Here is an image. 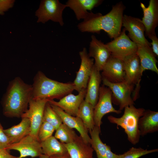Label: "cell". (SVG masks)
I'll return each mask as SVG.
<instances>
[{
    "instance_id": "603a6c76",
    "label": "cell",
    "mask_w": 158,
    "mask_h": 158,
    "mask_svg": "<svg viewBox=\"0 0 158 158\" xmlns=\"http://www.w3.org/2000/svg\"><path fill=\"white\" fill-rule=\"evenodd\" d=\"M138 128L140 136L158 131V112L145 110L139 118Z\"/></svg>"
},
{
    "instance_id": "30bf717a",
    "label": "cell",
    "mask_w": 158,
    "mask_h": 158,
    "mask_svg": "<svg viewBox=\"0 0 158 158\" xmlns=\"http://www.w3.org/2000/svg\"><path fill=\"white\" fill-rule=\"evenodd\" d=\"M122 26L128 32V37L137 44L151 47V44L144 35L145 27L139 18L123 15Z\"/></svg>"
},
{
    "instance_id": "9c48e42d",
    "label": "cell",
    "mask_w": 158,
    "mask_h": 158,
    "mask_svg": "<svg viewBox=\"0 0 158 158\" xmlns=\"http://www.w3.org/2000/svg\"><path fill=\"white\" fill-rule=\"evenodd\" d=\"M9 151H18L20 156L18 158L27 157H39L43 154L41 142L37 138L29 134L18 142L10 144L6 149Z\"/></svg>"
},
{
    "instance_id": "d6a6232c",
    "label": "cell",
    "mask_w": 158,
    "mask_h": 158,
    "mask_svg": "<svg viewBox=\"0 0 158 158\" xmlns=\"http://www.w3.org/2000/svg\"><path fill=\"white\" fill-rule=\"evenodd\" d=\"M15 1L14 0H0V15H4L5 12L12 8Z\"/></svg>"
},
{
    "instance_id": "ba28073f",
    "label": "cell",
    "mask_w": 158,
    "mask_h": 158,
    "mask_svg": "<svg viewBox=\"0 0 158 158\" xmlns=\"http://www.w3.org/2000/svg\"><path fill=\"white\" fill-rule=\"evenodd\" d=\"M112 92L104 85L100 87L98 102L94 108V119L95 126L100 128L102 119L103 116L110 113L120 114L121 111L116 109L112 101Z\"/></svg>"
},
{
    "instance_id": "e0dca14e",
    "label": "cell",
    "mask_w": 158,
    "mask_h": 158,
    "mask_svg": "<svg viewBox=\"0 0 158 158\" xmlns=\"http://www.w3.org/2000/svg\"><path fill=\"white\" fill-rule=\"evenodd\" d=\"M140 6L143 13L141 21L145 27L146 35L148 37L156 34L155 29L158 25V1L150 0L147 7L141 2Z\"/></svg>"
},
{
    "instance_id": "74e56055",
    "label": "cell",
    "mask_w": 158,
    "mask_h": 158,
    "mask_svg": "<svg viewBox=\"0 0 158 158\" xmlns=\"http://www.w3.org/2000/svg\"><path fill=\"white\" fill-rule=\"evenodd\" d=\"M39 158H49V157L43 154L39 157Z\"/></svg>"
},
{
    "instance_id": "9a60e30c",
    "label": "cell",
    "mask_w": 158,
    "mask_h": 158,
    "mask_svg": "<svg viewBox=\"0 0 158 158\" xmlns=\"http://www.w3.org/2000/svg\"><path fill=\"white\" fill-rule=\"evenodd\" d=\"M86 92V89L83 90L77 95L71 93L64 96L58 102L53 100L48 102L51 105L58 107L67 114L76 116L79 107L84 100Z\"/></svg>"
},
{
    "instance_id": "ffe728a7",
    "label": "cell",
    "mask_w": 158,
    "mask_h": 158,
    "mask_svg": "<svg viewBox=\"0 0 158 158\" xmlns=\"http://www.w3.org/2000/svg\"><path fill=\"white\" fill-rule=\"evenodd\" d=\"M102 78L100 72L97 70L94 66L87 83L84 99L94 108L98 101Z\"/></svg>"
},
{
    "instance_id": "4316f807",
    "label": "cell",
    "mask_w": 158,
    "mask_h": 158,
    "mask_svg": "<svg viewBox=\"0 0 158 158\" xmlns=\"http://www.w3.org/2000/svg\"><path fill=\"white\" fill-rule=\"evenodd\" d=\"M90 135L91 145L96 153L97 158H104L108 145L101 140V129L96 126L89 132Z\"/></svg>"
},
{
    "instance_id": "e575fe53",
    "label": "cell",
    "mask_w": 158,
    "mask_h": 158,
    "mask_svg": "<svg viewBox=\"0 0 158 158\" xmlns=\"http://www.w3.org/2000/svg\"><path fill=\"white\" fill-rule=\"evenodd\" d=\"M0 158H18V157L11 154L6 149H0Z\"/></svg>"
},
{
    "instance_id": "484cf974",
    "label": "cell",
    "mask_w": 158,
    "mask_h": 158,
    "mask_svg": "<svg viewBox=\"0 0 158 158\" xmlns=\"http://www.w3.org/2000/svg\"><path fill=\"white\" fill-rule=\"evenodd\" d=\"M94 108L84 100L81 104L76 116L80 118L89 132L95 126L94 119Z\"/></svg>"
},
{
    "instance_id": "f1b7e54d",
    "label": "cell",
    "mask_w": 158,
    "mask_h": 158,
    "mask_svg": "<svg viewBox=\"0 0 158 158\" xmlns=\"http://www.w3.org/2000/svg\"><path fill=\"white\" fill-rule=\"evenodd\" d=\"M43 121L49 123L55 128V130L63 123L61 118L53 109L48 102L45 107Z\"/></svg>"
},
{
    "instance_id": "52a82bcc",
    "label": "cell",
    "mask_w": 158,
    "mask_h": 158,
    "mask_svg": "<svg viewBox=\"0 0 158 158\" xmlns=\"http://www.w3.org/2000/svg\"><path fill=\"white\" fill-rule=\"evenodd\" d=\"M49 101L46 99H32L29 103V108L21 117V118L26 117L29 119L30 121L29 134L38 139V131L43 122L45 107Z\"/></svg>"
},
{
    "instance_id": "8992f818",
    "label": "cell",
    "mask_w": 158,
    "mask_h": 158,
    "mask_svg": "<svg viewBox=\"0 0 158 158\" xmlns=\"http://www.w3.org/2000/svg\"><path fill=\"white\" fill-rule=\"evenodd\" d=\"M103 85L108 87L112 92V101L123 110L127 106L134 105V100L131 97L133 85L125 80L118 83L111 82L105 78H102Z\"/></svg>"
},
{
    "instance_id": "6da1fadb",
    "label": "cell",
    "mask_w": 158,
    "mask_h": 158,
    "mask_svg": "<svg viewBox=\"0 0 158 158\" xmlns=\"http://www.w3.org/2000/svg\"><path fill=\"white\" fill-rule=\"evenodd\" d=\"M125 7L122 2L112 6L108 13L102 15L100 13L90 14L78 27L82 32L98 33L101 30L106 32L111 38H116L119 35L122 26L123 12Z\"/></svg>"
},
{
    "instance_id": "3957f363",
    "label": "cell",
    "mask_w": 158,
    "mask_h": 158,
    "mask_svg": "<svg viewBox=\"0 0 158 158\" xmlns=\"http://www.w3.org/2000/svg\"><path fill=\"white\" fill-rule=\"evenodd\" d=\"M32 85L33 99H60L75 90L73 83H63L52 80L40 71L35 76Z\"/></svg>"
},
{
    "instance_id": "5b68a950",
    "label": "cell",
    "mask_w": 158,
    "mask_h": 158,
    "mask_svg": "<svg viewBox=\"0 0 158 158\" xmlns=\"http://www.w3.org/2000/svg\"><path fill=\"white\" fill-rule=\"evenodd\" d=\"M66 7V4L61 3L58 0H41L35 13L38 18L37 22L44 23L50 20L63 26V12Z\"/></svg>"
},
{
    "instance_id": "7402d4cb",
    "label": "cell",
    "mask_w": 158,
    "mask_h": 158,
    "mask_svg": "<svg viewBox=\"0 0 158 158\" xmlns=\"http://www.w3.org/2000/svg\"><path fill=\"white\" fill-rule=\"evenodd\" d=\"M137 45L138 49L136 53L140 60L142 73V74L146 70H150L158 74L157 60L152 47Z\"/></svg>"
},
{
    "instance_id": "4dcf8cb0",
    "label": "cell",
    "mask_w": 158,
    "mask_h": 158,
    "mask_svg": "<svg viewBox=\"0 0 158 158\" xmlns=\"http://www.w3.org/2000/svg\"><path fill=\"white\" fill-rule=\"evenodd\" d=\"M55 128L48 123L43 121L41 125L38 133V138L39 140L42 142L52 136Z\"/></svg>"
},
{
    "instance_id": "7c38bea8",
    "label": "cell",
    "mask_w": 158,
    "mask_h": 158,
    "mask_svg": "<svg viewBox=\"0 0 158 158\" xmlns=\"http://www.w3.org/2000/svg\"><path fill=\"white\" fill-rule=\"evenodd\" d=\"M81 60L78 71L73 83L75 90L78 92L87 89V83L94 66V59L89 57L87 49L84 48L79 52Z\"/></svg>"
},
{
    "instance_id": "8d00e7d4",
    "label": "cell",
    "mask_w": 158,
    "mask_h": 158,
    "mask_svg": "<svg viewBox=\"0 0 158 158\" xmlns=\"http://www.w3.org/2000/svg\"><path fill=\"white\" fill-rule=\"evenodd\" d=\"M49 158H71V157L67 152L63 154L52 155L49 157Z\"/></svg>"
},
{
    "instance_id": "4fadbf2b",
    "label": "cell",
    "mask_w": 158,
    "mask_h": 158,
    "mask_svg": "<svg viewBox=\"0 0 158 158\" xmlns=\"http://www.w3.org/2000/svg\"><path fill=\"white\" fill-rule=\"evenodd\" d=\"M102 71V77L111 82L118 83L125 80V73L122 58L111 54Z\"/></svg>"
},
{
    "instance_id": "ac0fdd59",
    "label": "cell",
    "mask_w": 158,
    "mask_h": 158,
    "mask_svg": "<svg viewBox=\"0 0 158 158\" xmlns=\"http://www.w3.org/2000/svg\"><path fill=\"white\" fill-rule=\"evenodd\" d=\"M50 105L61 118L63 123L72 129H76L84 141L90 144L91 138L88 134V130L80 118L67 114L57 106Z\"/></svg>"
},
{
    "instance_id": "836d02e7",
    "label": "cell",
    "mask_w": 158,
    "mask_h": 158,
    "mask_svg": "<svg viewBox=\"0 0 158 158\" xmlns=\"http://www.w3.org/2000/svg\"><path fill=\"white\" fill-rule=\"evenodd\" d=\"M148 37L151 40L152 42L150 43L152 45V51L156 56H158V39L156 34L151 35L148 36Z\"/></svg>"
},
{
    "instance_id": "5bb4252c",
    "label": "cell",
    "mask_w": 158,
    "mask_h": 158,
    "mask_svg": "<svg viewBox=\"0 0 158 158\" xmlns=\"http://www.w3.org/2000/svg\"><path fill=\"white\" fill-rule=\"evenodd\" d=\"M111 54L106 44L97 39L95 35H92L88 55L94 58V66L97 70L102 71Z\"/></svg>"
},
{
    "instance_id": "83f0119b",
    "label": "cell",
    "mask_w": 158,
    "mask_h": 158,
    "mask_svg": "<svg viewBox=\"0 0 158 158\" xmlns=\"http://www.w3.org/2000/svg\"><path fill=\"white\" fill-rule=\"evenodd\" d=\"M54 137L59 139L60 142L64 144H68L74 141L78 135L73 129L64 124L62 123L56 130Z\"/></svg>"
},
{
    "instance_id": "44dd1931",
    "label": "cell",
    "mask_w": 158,
    "mask_h": 158,
    "mask_svg": "<svg viewBox=\"0 0 158 158\" xmlns=\"http://www.w3.org/2000/svg\"><path fill=\"white\" fill-rule=\"evenodd\" d=\"M100 0H69L66 3L67 7H70L75 13L78 20L85 19L90 14L87 10H91L102 2Z\"/></svg>"
},
{
    "instance_id": "2e32d148",
    "label": "cell",
    "mask_w": 158,
    "mask_h": 158,
    "mask_svg": "<svg viewBox=\"0 0 158 158\" xmlns=\"http://www.w3.org/2000/svg\"><path fill=\"white\" fill-rule=\"evenodd\" d=\"M125 73V80L129 84L138 85L142 75L139 58L135 53L122 58Z\"/></svg>"
},
{
    "instance_id": "d4e9b609",
    "label": "cell",
    "mask_w": 158,
    "mask_h": 158,
    "mask_svg": "<svg viewBox=\"0 0 158 158\" xmlns=\"http://www.w3.org/2000/svg\"><path fill=\"white\" fill-rule=\"evenodd\" d=\"M41 145L43 154L49 157L68 152L63 143L59 142L54 136L41 142Z\"/></svg>"
},
{
    "instance_id": "1f68e13d",
    "label": "cell",
    "mask_w": 158,
    "mask_h": 158,
    "mask_svg": "<svg viewBox=\"0 0 158 158\" xmlns=\"http://www.w3.org/2000/svg\"><path fill=\"white\" fill-rule=\"evenodd\" d=\"M11 144L9 137L4 131L3 128L0 123V149H6Z\"/></svg>"
},
{
    "instance_id": "8fae6325",
    "label": "cell",
    "mask_w": 158,
    "mask_h": 158,
    "mask_svg": "<svg viewBox=\"0 0 158 158\" xmlns=\"http://www.w3.org/2000/svg\"><path fill=\"white\" fill-rule=\"evenodd\" d=\"M126 31L124 28L119 36L106 44L112 55L123 58L136 53L137 44L130 40L126 34Z\"/></svg>"
},
{
    "instance_id": "f546056e",
    "label": "cell",
    "mask_w": 158,
    "mask_h": 158,
    "mask_svg": "<svg viewBox=\"0 0 158 158\" xmlns=\"http://www.w3.org/2000/svg\"><path fill=\"white\" fill-rule=\"evenodd\" d=\"M158 151V149L147 150L141 147L136 148L132 147L123 154H118V158H139L147 154Z\"/></svg>"
},
{
    "instance_id": "d6986e66",
    "label": "cell",
    "mask_w": 158,
    "mask_h": 158,
    "mask_svg": "<svg viewBox=\"0 0 158 158\" xmlns=\"http://www.w3.org/2000/svg\"><path fill=\"white\" fill-rule=\"evenodd\" d=\"M63 144L71 158H94L91 144L85 142L80 135L72 142Z\"/></svg>"
},
{
    "instance_id": "d590c367",
    "label": "cell",
    "mask_w": 158,
    "mask_h": 158,
    "mask_svg": "<svg viewBox=\"0 0 158 158\" xmlns=\"http://www.w3.org/2000/svg\"><path fill=\"white\" fill-rule=\"evenodd\" d=\"M118 154L113 153L111 150L110 147L108 145L104 158H118Z\"/></svg>"
},
{
    "instance_id": "cb8c5ba5",
    "label": "cell",
    "mask_w": 158,
    "mask_h": 158,
    "mask_svg": "<svg viewBox=\"0 0 158 158\" xmlns=\"http://www.w3.org/2000/svg\"><path fill=\"white\" fill-rule=\"evenodd\" d=\"M21 118L20 122L18 124L4 129V132L10 139L11 144L18 142L30 134L29 119L24 117Z\"/></svg>"
},
{
    "instance_id": "7a4b0ae2",
    "label": "cell",
    "mask_w": 158,
    "mask_h": 158,
    "mask_svg": "<svg viewBox=\"0 0 158 158\" xmlns=\"http://www.w3.org/2000/svg\"><path fill=\"white\" fill-rule=\"evenodd\" d=\"M32 85L17 77L9 83L2 101L3 114L10 118L21 117L32 98Z\"/></svg>"
},
{
    "instance_id": "277c9868",
    "label": "cell",
    "mask_w": 158,
    "mask_h": 158,
    "mask_svg": "<svg viewBox=\"0 0 158 158\" xmlns=\"http://www.w3.org/2000/svg\"><path fill=\"white\" fill-rule=\"evenodd\" d=\"M123 115L117 118L109 116L107 118L111 123L116 124L117 127L122 128L127 134L128 140L135 145L138 143L140 137L138 128L139 118L142 116L145 109L143 108H136L134 105L125 107Z\"/></svg>"
}]
</instances>
